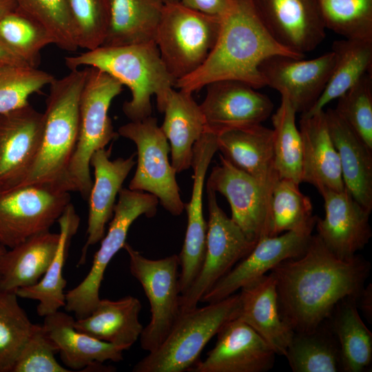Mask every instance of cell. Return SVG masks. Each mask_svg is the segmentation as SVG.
I'll list each match as a JSON object with an SVG mask.
<instances>
[{"mask_svg": "<svg viewBox=\"0 0 372 372\" xmlns=\"http://www.w3.org/2000/svg\"><path fill=\"white\" fill-rule=\"evenodd\" d=\"M293 372L342 371L339 345L326 321L309 332H294L285 355Z\"/></svg>", "mask_w": 372, "mask_h": 372, "instance_id": "e575fe53", "label": "cell"}, {"mask_svg": "<svg viewBox=\"0 0 372 372\" xmlns=\"http://www.w3.org/2000/svg\"><path fill=\"white\" fill-rule=\"evenodd\" d=\"M325 112L329 132L338 152L344 187L364 207L372 210V148L337 114Z\"/></svg>", "mask_w": 372, "mask_h": 372, "instance_id": "484cf974", "label": "cell"}, {"mask_svg": "<svg viewBox=\"0 0 372 372\" xmlns=\"http://www.w3.org/2000/svg\"><path fill=\"white\" fill-rule=\"evenodd\" d=\"M335 61L332 51L309 60L277 54L265 59L259 72L265 86L276 90L302 114L321 96Z\"/></svg>", "mask_w": 372, "mask_h": 372, "instance_id": "9a60e30c", "label": "cell"}, {"mask_svg": "<svg viewBox=\"0 0 372 372\" xmlns=\"http://www.w3.org/2000/svg\"><path fill=\"white\" fill-rule=\"evenodd\" d=\"M123 248L129 256L130 273L149 302L151 319L139 338L141 348L152 352L163 342L180 314L178 255L154 260L127 242Z\"/></svg>", "mask_w": 372, "mask_h": 372, "instance_id": "30bf717a", "label": "cell"}, {"mask_svg": "<svg viewBox=\"0 0 372 372\" xmlns=\"http://www.w3.org/2000/svg\"><path fill=\"white\" fill-rule=\"evenodd\" d=\"M18 298L0 290V372H12L33 325Z\"/></svg>", "mask_w": 372, "mask_h": 372, "instance_id": "ab89813d", "label": "cell"}, {"mask_svg": "<svg viewBox=\"0 0 372 372\" xmlns=\"http://www.w3.org/2000/svg\"><path fill=\"white\" fill-rule=\"evenodd\" d=\"M59 242L56 254L47 271L35 285L18 289L19 298L37 300V312L45 317L59 311L65 305V288L67 280L63 271L68 255L70 243L76 233L80 218L74 205L70 203L58 219Z\"/></svg>", "mask_w": 372, "mask_h": 372, "instance_id": "1f68e13d", "label": "cell"}, {"mask_svg": "<svg viewBox=\"0 0 372 372\" xmlns=\"http://www.w3.org/2000/svg\"><path fill=\"white\" fill-rule=\"evenodd\" d=\"M315 225L313 223L282 235L260 238L251 251L220 278L200 302L223 300L263 276L281 262L301 256L310 243Z\"/></svg>", "mask_w": 372, "mask_h": 372, "instance_id": "2e32d148", "label": "cell"}, {"mask_svg": "<svg viewBox=\"0 0 372 372\" xmlns=\"http://www.w3.org/2000/svg\"><path fill=\"white\" fill-rule=\"evenodd\" d=\"M7 248L0 244V271L1 268L3 256L7 251Z\"/></svg>", "mask_w": 372, "mask_h": 372, "instance_id": "f907efd6", "label": "cell"}, {"mask_svg": "<svg viewBox=\"0 0 372 372\" xmlns=\"http://www.w3.org/2000/svg\"><path fill=\"white\" fill-rule=\"evenodd\" d=\"M80 48L93 50L104 41L109 18L108 0H68Z\"/></svg>", "mask_w": 372, "mask_h": 372, "instance_id": "ee69618b", "label": "cell"}, {"mask_svg": "<svg viewBox=\"0 0 372 372\" xmlns=\"http://www.w3.org/2000/svg\"><path fill=\"white\" fill-rule=\"evenodd\" d=\"M141 309L140 300L132 296L116 300L100 299L88 316L75 320L74 327L79 331L127 350L143 329L138 319Z\"/></svg>", "mask_w": 372, "mask_h": 372, "instance_id": "f1b7e54d", "label": "cell"}, {"mask_svg": "<svg viewBox=\"0 0 372 372\" xmlns=\"http://www.w3.org/2000/svg\"><path fill=\"white\" fill-rule=\"evenodd\" d=\"M54 79L53 75L37 68L0 64V114L28 104L32 94Z\"/></svg>", "mask_w": 372, "mask_h": 372, "instance_id": "b9f144b4", "label": "cell"}, {"mask_svg": "<svg viewBox=\"0 0 372 372\" xmlns=\"http://www.w3.org/2000/svg\"><path fill=\"white\" fill-rule=\"evenodd\" d=\"M0 41L31 67L37 68L41 50L54 40L38 21L19 9L0 21Z\"/></svg>", "mask_w": 372, "mask_h": 372, "instance_id": "8d00e7d4", "label": "cell"}, {"mask_svg": "<svg viewBox=\"0 0 372 372\" xmlns=\"http://www.w3.org/2000/svg\"><path fill=\"white\" fill-rule=\"evenodd\" d=\"M299 130L302 144L301 182L312 185L320 194L327 189H344L339 156L324 110L301 116Z\"/></svg>", "mask_w": 372, "mask_h": 372, "instance_id": "603a6c76", "label": "cell"}, {"mask_svg": "<svg viewBox=\"0 0 372 372\" xmlns=\"http://www.w3.org/2000/svg\"><path fill=\"white\" fill-rule=\"evenodd\" d=\"M325 321L339 345L342 371L368 369L372 361V333L358 313L356 299H342Z\"/></svg>", "mask_w": 372, "mask_h": 372, "instance_id": "d6a6232c", "label": "cell"}, {"mask_svg": "<svg viewBox=\"0 0 372 372\" xmlns=\"http://www.w3.org/2000/svg\"><path fill=\"white\" fill-rule=\"evenodd\" d=\"M207 195L209 218L205 256L193 283L180 296V312L196 307L203 296L256 244L223 211L215 192L207 188Z\"/></svg>", "mask_w": 372, "mask_h": 372, "instance_id": "8fae6325", "label": "cell"}, {"mask_svg": "<svg viewBox=\"0 0 372 372\" xmlns=\"http://www.w3.org/2000/svg\"><path fill=\"white\" fill-rule=\"evenodd\" d=\"M118 197L107 232L101 240L90 271L77 286L65 293L64 308L74 313L76 319L88 316L99 303L105 269L123 247L133 222L142 215L151 218L156 214L159 202L149 193L122 188Z\"/></svg>", "mask_w": 372, "mask_h": 372, "instance_id": "ba28073f", "label": "cell"}, {"mask_svg": "<svg viewBox=\"0 0 372 372\" xmlns=\"http://www.w3.org/2000/svg\"><path fill=\"white\" fill-rule=\"evenodd\" d=\"M200 107L205 130L216 134L223 131L261 124L271 115L273 103L262 93L240 81L225 79L206 86Z\"/></svg>", "mask_w": 372, "mask_h": 372, "instance_id": "e0dca14e", "label": "cell"}, {"mask_svg": "<svg viewBox=\"0 0 372 372\" xmlns=\"http://www.w3.org/2000/svg\"><path fill=\"white\" fill-rule=\"evenodd\" d=\"M59 237V233L47 231L7 249L0 271V290L16 292L37 283L56 254Z\"/></svg>", "mask_w": 372, "mask_h": 372, "instance_id": "f546056e", "label": "cell"}, {"mask_svg": "<svg viewBox=\"0 0 372 372\" xmlns=\"http://www.w3.org/2000/svg\"><path fill=\"white\" fill-rule=\"evenodd\" d=\"M356 304L370 322L372 320V285L364 287L356 299Z\"/></svg>", "mask_w": 372, "mask_h": 372, "instance_id": "7dc6e473", "label": "cell"}, {"mask_svg": "<svg viewBox=\"0 0 372 372\" xmlns=\"http://www.w3.org/2000/svg\"><path fill=\"white\" fill-rule=\"evenodd\" d=\"M44 114L30 103L0 114V193L19 187L39 155Z\"/></svg>", "mask_w": 372, "mask_h": 372, "instance_id": "5bb4252c", "label": "cell"}, {"mask_svg": "<svg viewBox=\"0 0 372 372\" xmlns=\"http://www.w3.org/2000/svg\"><path fill=\"white\" fill-rule=\"evenodd\" d=\"M271 213L270 236L316 223L317 218L309 197L301 192L299 184L285 178H279L273 187Z\"/></svg>", "mask_w": 372, "mask_h": 372, "instance_id": "74e56055", "label": "cell"}, {"mask_svg": "<svg viewBox=\"0 0 372 372\" xmlns=\"http://www.w3.org/2000/svg\"><path fill=\"white\" fill-rule=\"evenodd\" d=\"M74 322L72 316L59 310L45 316L43 324L68 369L86 371L96 363L123 360L122 348L79 331Z\"/></svg>", "mask_w": 372, "mask_h": 372, "instance_id": "83f0119b", "label": "cell"}, {"mask_svg": "<svg viewBox=\"0 0 372 372\" xmlns=\"http://www.w3.org/2000/svg\"><path fill=\"white\" fill-rule=\"evenodd\" d=\"M86 76L87 67L71 70L49 85L41 149L19 187L38 185L69 192L68 169L78 141L80 98Z\"/></svg>", "mask_w": 372, "mask_h": 372, "instance_id": "277c9868", "label": "cell"}, {"mask_svg": "<svg viewBox=\"0 0 372 372\" xmlns=\"http://www.w3.org/2000/svg\"><path fill=\"white\" fill-rule=\"evenodd\" d=\"M273 39L291 52L304 56L324 39L326 28L318 0H252Z\"/></svg>", "mask_w": 372, "mask_h": 372, "instance_id": "ac0fdd59", "label": "cell"}, {"mask_svg": "<svg viewBox=\"0 0 372 372\" xmlns=\"http://www.w3.org/2000/svg\"><path fill=\"white\" fill-rule=\"evenodd\" d=\"M71 203L70 192L25 185L0 193V244L10 249L50 231Z\"/></svg>", "mask_w": 372, "mask_h": 372, "instance_id": "7c38bea8", "label": "cell"}, {"mask_svg": "<svg viewBox=\"0 0 372 372\" xmlns=\"http://www.w3.org/2000/svg\"><path fill=\"white\" fill-rule=\"evenodd\" d=\"M184 6L211 16L220 17L227 10L229 0H179Z\"/></svg>", "mask_w": 372, "mask_h": 372, "instance_id": "bcb514c9", "label": "cell"}, {"mask_svg": "<svg viewBox=\"0 0 372 372\" xmlns=\"http://www.w3.org/2000/svg\"><path fill=\"white\" fill-rule=\"evenodd\" d=\"M240 290L237 318L253 328L276 354L285 356L294 332L281 318L272 273L264 275Z\"/></svg>", "mask_w": 372, "mask_h": 372, "instance_id": "d4e9b609", "label": "cell"}, {"mask_svg": "<svg viewBox=\"0 0 372 372\" xmlns=\"http://www.w3.org/2000/svg\"><path fill=\"white\" fill-rule=\"evenodd\" d=\"M17 8L41 23L51 34L54 44L74 52L79 47L75 25L68 0H15Z\"/></svg>", "mask_w": 372, "mask_h": 372, "instance_id": "60d3db41", "label": "cell"}, {"mask_svg": "<svg viewBox=\"0 0 372 372\" xmlns=\"http://www.w3.org/2000/svg\"><path fill=\"white\" fill-rule=\"evenodd\" d=\"M325 215L317 216V235L337 257L347 260L362 249L372 236L371 211L360 204L347 190L322 192Z\"/></svg>", "mask_w": 372, "mask_h": 372, "instance_id": "44dd1931", "label": "cell"}, {"mask_svg": "<svg viewBox=\"0 0 372 372\" xmlns=\"http://www.w3.org/2000/svg\"><path fill=\"white\" fill-rule=\"evenodd\" d=\"M58 347L43 324H33L12 372H70L56 360Z\"/></svg>", "mask_w": 372, "mask_h": 372, "instance_id": "f6af8a7d", "label": "cell"}, {"mask_svg": "<svg viewBox=\"0 0 372 372\" xmlns=\"http://www.w3.org/2000/svg\"><path fill=\"white\" fill-rule=\"evenodd\" d=\"M331 51L335 56L327 85L313 106L301 116H309L324 110L331 101L344 94L367 72H371L372 40L335 41Z\"/></svg>", "mask_w": 372, "mask_h": 372, "instance_id": "836d02e7", "label": "cell"}, {"mask_svg": "<svg viewBox=\"0 0 372 372\" xmlns=\"http://www.w3.org/2000/svg\"><path fill=\"white\" fill-rule=\"evenodd\" d=\"M214 347L190 372H265L273 366L276 353L249 325L238 318L217 333Z\"/></svg>", "mask_w": 372, "mask_h": 372, "instance_id": "ffe728a7", "label": "cell"}, {"mask_svg": "<svg viewBox=\"0 0 372 372\" xmlns=\"http://www.w3.org/2000/svg\"><path fill=\"white\" fill-rule=\"evenodd\" d=\"M220 21L216 43L206 61L193 73L176 80L174 88L193 93L214 81L233 79L259 89L265 86L259 72L265 59L277 54L304 57L273 39L252 0H229Z\"/></svg>", "mask_w": 372, "mask_h": 372, "instance_id": "7a4b0ae2", "label": "cell"}, {"mask_svg": "<svg viewBox=\"0 0 372 372\" xmlns=\"http://www.w3.org/2000/svg\"><path fill=\"white\" fill-rule=\"evenodd\" d=\"M334 109L347 125L372 148V75L366 73L338 99Z\"/></svg>", "mask_w": 372, "mask_h": 372, "instance_id": "7bdbcfd3", "label": "cell"}, {"mask_svg": "<svg viewBox=\"0 0 372 372\" xmlns=\"http://www.w3.org/2000/svg\"><path fill=\"white\" fill-rule=\"evenodd\" d=\"M164 4L179 2V0H161Z\"/></svg>", "mask_w": 372, "mask_h": 372, "instance_id": "816d5d0a", "label": "cell"}, {"mask_svg": "<svg viewBox=\"0 0 372 372\" xmlns=\"http://www.w3.org/2000/svg\"><path fill=\"white\" fill-rule=\"evenodd\" d=\"M65 63L70 70L83 66L97 68L126 85L131 92V99L124 102L122 109L130 121L152 116L153 95L156 98L158 110L162 113L167 95L176 82L165 65L155 41L101 45L66 56Z\"/></svg>", "mask_w": 372, "mask_h": 372, "instance_id": "3957f363", "label": "cell"}, {"mask_svg": "<svg viewBox=\"0 0 372 372\" xmlns=\"http://www.w3.org/2000/svg\"><path fill=\"white\" fill-rule=\"evenodd\" d=\"M239 310V293H234L205 307L180 312L163 342L138 361L132 371H189L211 338L227 322L238 318Z\"/></svg>", "mask_w": 372, "mask_h": 372, "instance_id": "5b68a950", "label": "cell"}, {"mask_svg": "<svg viewBox=\"0 0 372 372\" xmlns=\"http://www.w3.org/2000/svg\"><path fill=\"white\" fill-rule=\"evenodd\" d=\"M123 90L118 80L97 68L87 67V76L79 104V131L76 146L69 165V192H79L88 200L93 180L90 161L94 152L118 136L109 116L112 101Z\"/></svg>", "mask_w": 372, "mask_h": 372, "instance_id": "8992f818", "label": "cell"}, {"mask_svg": "<svg viewBox=\"0 0 372 372\" xmlns=\"http://www.w3.org/2000/svg\"><path fill=\"white\" fill-rule=\"evenodd\" d=\"M324 25L347 39L372 40V0H318Z\"/></svg>", "mask_w": 372, "mask_h": 372, "instance_id": "f35d334b", "label": "cell"}, {"mask_svg": "<svg viewBox=\"0 0 372 372\" xmlns=\"http://www.w3.org/2000/svg\"><path fill=\"white\" fill-rule=\"evenodd\" d=\"M17 9L15 0H0V21Z\"/></svg>", "mask_w": 372, "mask_h": 372, "instance_id": "681fc988", "label": "cell"}, {"mask_svg": "<svg viewBox=\"0 0 372 372\" xmlns=\"http://www.w3.org/2000/svg\"><path fill=\"white\" fill-rule=\"evenodd\" d=\"M117 133L136 147V169L128 188L155 196L172 215H180L185 203L176 178L177 172L169 162V144L156 118L150 116L130 121L121 125Z\"/></svg>", "mask_w": 372, "mask_h": 372, "instance_id": "9c48e42d", "label": "cell"}, {"mask_svg": "<svg viewBox=\"0 0 372 372\" xmlns=\"http://www.w3.org/2000/svg\"><path fill=\"white\" fill-rule=\"evenodd\" d=\"M297 114L290 101L281 96L280 104L271 117L273 128L274 165L279 178L301 182L302 144L296 123Z\"/></svg>", "mask_w": 372, "mask_h": 372, "instance_id": "d590c367", "label": "cell"}, {"mask_svg": "<svg viewBox=\"0 0 372 372\" xmlns=\"http://www.w3.org/2000/svg\"><path fill=\"white\" fill-rule=\"evenodd\" d=\"M218 151L217 134L206 130L195 143L191 167L193 187L189 202L185 204L187 225L179 258L180 294L193 283L201 267L205 253L207 222L203 206V194L206 174L210 162Z\"/></svg>", "mask_w": 372, "mask_h": 372, "instance_id": "d6986e66", "label": "cell"}, {"mask_svg": "<svg viewBox=\"0 0 372 372\" xmlns=\"http://www.w3.org/2000/svg\"><path fill=\"white\" fill-rule=\"evenodd\" d=\"M108 25L102 46L155 41L165 6L161 0H108Z\"/></svg>", "mask_w": 372, "mask_h": 372, "instance_id": "4dcf8cb0", "label": "cell"}, {"mask_svg": "<svg viewBox=\"0 0 372 372\" xmlns=\"http://www.w3.org/2000/svg\"><path fill=\"white\" fill-rule=\"evenodd\" d=\"M111 147L99 149L93 153L90 161V167L94 169V180L87 200V239L78 266L85 263L89 247L103 238L106 225L113 216L116 198L136 163L134 154L111 160Z\"/></svg>", "mask_w": 372, "mask_h": 372, "instance_id": "7402d4cb", "label": "cell"}, {"mask_svg": "<svg viewBox=\"0 0 372 372\" xmlns=\"http://www.w3.org/2000/svg\"><path fill=\"white\" fill-rule=\"evenodd\" d=\"M162 113L164 118L160 127L169 144L171 164L177 173L187 170L192 165L194 145L205 131L200 105L192 93L173 87Z\"/></svg>", "mask_w": 372, "mask_h": 372, "instance_id": "4316f807", "label": "cell"}, {"mask_svg": "<svg viewBox=\"0 0 372 372\" xmlns=\"http://www.w3.org/2000/svg\"><path fill=\"white\" fill-rule=\"evenodd\" d=\"M370 271L371 263L363 257L340 259L313 235L301 256L271 270L281 318L293 332L316 329L342 299H357Z\"/></svg>", "mask_w": 372, "mask_h": 372, "instance_id": "6da1fadb", "label": "cell"}, {"mask_svg": "<svg viewBox=\"0 0 372 372\" xmlns=\"http://www.w3.org/2000/svg\"><path fill=\"white\" fill-rule=\"evenodd\" d=\"M0 64L30 66L21 58L6 48L0 41ZM31 67V66H30ZM34 68V67H33Z\"/></svg>", "mask_w": 372, "mask_h": 372, "instance_id": "c3c4849f", "label": "cell"}, {"mask_svg": "<svg viewBox=\"0 0 372 372\" xmlns=\"http://www.w3.org/2000/svg\"><path fill=\"white\" fill-rule=\"evenodd\" d=\"M207 188L227 200L231 219L251 241L270 236L271 199L273 187L239 169L221 154L207 181Z\"/></svg>", "mask_w": 372, "mask_h": 372, "instance_id": "4fadbf2b", "label": "cell"}, {"mask_svg": "<svg viewBox=\"0 0 372 372\" xmlns=\"http://www.w3.org/2000/svg\"><path fill=\"white\" fill-rule=\"evenodd\" d=\"M220 17L189 9L180 2L165 4L156 43L171 75L178 80L196 71L214 48Z\"/></svg>", "mask_w": 372, "mask_h": 372, "instance_id": "52a82bcc", "label": "cell"}, {"mask_svg": "<svg viewBox=\"0 0 372 372\" xmlns=\"http://www.w3.org/2000/svg\"><path fill=\"white\" fill-rule=\"evenodd\" d=\"M218 150L239 169L269 186L279 179L274 165L273 132L262 124L217 134Z\"/></svg>", "mask_w": 372, "mask_h": 372, "instance_id": "cb8c5ba5", "label": "cell"}]
</instances>
